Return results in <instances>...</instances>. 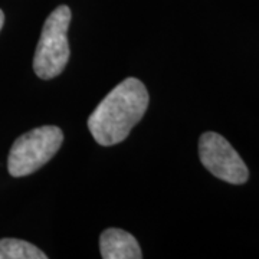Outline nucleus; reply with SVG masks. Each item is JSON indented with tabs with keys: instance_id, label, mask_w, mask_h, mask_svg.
<instances>
[{
	"instance_id": "1",
	"label": "nucleus",
	"mask_w": 259,
	"mask_h": 259,
	"mask_svg": "<svg viewBox=\"0 0 259 259\" xmlns=\"http://www.w3.org/2000/svg\"><path fill=\"white\" fill-rule=\"evenodd\" d=\"M148 91L137 78H127L108 94L88 118L95 141L110 147L128 137L133 127L146 114Z\"/></svg>"
},
{
	"instance_id": "2",
	"label": "nucleus",
	"mask_w": 259,
	"mask_h": 259,
	"mask_svg": "<svg viewBox=\"0 0 259 259\" xmlns=\"http://www.w3.org/2000/svg\"><path fill=\"white\" fill-rule=\"evenodd\" d=\"M71 23V9L58 6L45 20L33 58V71L40 79H52L62 74L69 61L68 28Z\"/></svg>"
},
{
	"instance_id": "7",
	"label": "nucleus",
	"mask_w": 259,
	"mask_h": 259,
	"mask_svg": "<svg viewBox=\"0 0 259 259\" xmlns=\"http://www.w3.org/2000/svg\"><path fill=\"white\" fill-rule=\"evenodd\" d=\"M3 23H5V15H3V12L0 10V30L3 28Z\"/></svg>"
},
{
	"instance_id": "3",
	"label": "nucleus",
	"mask_w": 259,
	"mask_h": 259,
	"mask_svg": "<svg viewBox=\"0 0 259 259\" xmlns=\"http://www.w3.org/2000/svg\"><path fill=\"white\" fill-rule=\"evenodd\" d=\"M64 143V133L56 125H44L20 136L10 148L8 170L13 177L29 176L45 166Z\"/></svg>"
},
{
	"instance_id": "4",
	"label": "nucleus",
	"mask_w": 259,
	"mask_h": 259,
	"mask_svg": "<svg viewBox=\"0 0 259 259\" xmlns=\"http://www.w3.org/2000/svg\"><path fill=\"white\" fill-rule=\"evenodd\" d=\"M200 161L213 176L231 185H243L249 179L245 161L231 143L218 133L207 131L199 140Z\"/></svg>"
},
{
	"instance_id": "6",
	"label": "nucleus",
	"mask_w": 259,
	"mask_h": 259,
	"mask_svg": "<svg viewBox=\"0 0 259 259\" xmlns=\"http://www.w3.org/2000/svg\"><path fill=\"white\" fill-rule=\"evenodd\" d=\"M47 253L26 241L0 239V259H47Z\"/></svg>"
},
{
	"instance_id": "5",
	"label": "nucleus",
	"mask_w": 259,
	"mask_h": 259,
	"mask_svg": "<svg viewBox=\"0 0 259 259\" xmlns=\"http://www.w3.org/2000/svg\"><path fill=\"white\" fill-rule=\"evenodd\" d=\"M100 250L104 259H141V248L128 232L111 228L101 233Z\"/></svg>"
}]
</instances>
